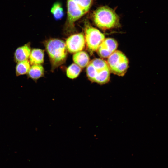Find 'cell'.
Listing matches in <instances>:
<instances>
[{
    "instance_id": "277c9868",
    "label": "cell",
    "mask_w": 168,
    "mask_h": 168,
    "mask_svg": "<svg viewBox=\"0 0 168 168\" xmlns=\"http://www.w3.org/2000/svg\"><path fill=\"white\" fill-rule=\"evenodd\" d=\"M45 46L53 70L63 64L66 59L67 49L65 43L61 40L52 38L45 42Z\"/></svg>"
},
{
    "instance_id": "7a4b0ae2",
    "label": "cell",
    "mask_w": 168,
    "mask_h": 168,
    "mask_svg": "<svg viewBox=\"0 0 168 168\" xmlns=\"http://www.w3.org/2000/svg\"><path fill=\"white\" fill-rule=\"evenodd\" d=\"M92 19L95 25L103 30L119 27V17L115 11L107 6L98 8L92 14Z\"/></svg>"
},
{
    "instance_id": "6da1fadb",
    "label": "cell",
    "mask_w": 168,
    "mask_h": 168,
    "mask_svg": "<svg viewBox=\"0 0 168 168\" xmlns=\"http://www.w3.org/2000/svg\"><path fill=\"white\" fill-rule=\"evenodd\" d=\"M93 0H67V17L64 30L67 33L75 30L76 22L87 13Z\"/></svg>"
},
{
    "instance_id": "52a82bcc",
    "label": "cell",
    "mask_w": 168,
    "mask_h": 168,
    "mask_svg": "<svg viewBox=\"0 0 168 168\" xmlns=\"http://www.w3.org/2000/svg\"><path fill=\"white\" fill-rule=\"evenodd\" d=\"M65 43L67 50L71 53L81 51L86 44L84 34L80 33L72 35L66 39Z\"/></svg>"
},
{
    "instance_id": "4fadbf2b",
    "label": "cell",
    "mask_w": 168,
    "mask_h": 168,
    "mask_svg": "<svg viewBox=\"0 0 168 168\" xmlns=\"http://www.w3.org/2000/svg\"><path fill=\"white\" fill-rule=\"evenodd\" d=\"M17 63L15 67V73L17 76L27 73L30 67L29 60H26Z\"/></svg>"
},
{
    "instance_id": "5bb4252c",
    "label": "cell",
    "mask_w": 168,
    "mask_h": 168,
    "mask_svg": "<svg viewBox=\"0 0 168 168\" xmlns=\"http://www.w3.org/2000/svg\"><path fill=\"white\" fill-rule=\"evenodd\" d=\"M51 12L55 20L61 19L64 16L62 4L59 2L54 3L51 8Z\"/></svg>"
},
{
    "instance_id": "8fae6325",
    "label": "cell",
    "mask_w": 168,
    "mask_h": 168,
    "mask_svg": "<svg viewBox=\"0 0 168 168\" xmlns=\"http://www.w3.org/2000/svg\"><path fill=\"white\" fill-rule=\"evenodd\" d=\"M44 51L39 49L35 48L31 51L29 56V61L30 64H41L44 62Z\"/></svg>"
},
{
    "instance_id": "30bf717a",
    "label": "cell",
    "mask_w": 168,
    "mask_h": 168,
    "mask_svg": "<svg viewBox=\"0 0 168 168\" xmlns=\"http://www.w3.org/2000/svg\"><path fill=\"white\" fill-rule=\"evenodd\" d=\"M73 60L75 63L81 68L87 66L90 62L88 54L86 52L82 51L75 53L73 56Z\"/></svg>"
},
{
    "instance_id": "9a60e30c",
    "label": "cell",
    "mask_w": 168,
    "mask_h": 168,
    "mask_svg": "<svg viewBox=\"0 0 168 168\" xmlns=\"http://www.w3.org/2000/svg\"><path fill=\"white\" fill-rule=\"evenodd\" d=\"M81 71V68L75 63L69 66L66 70V75L70 78L73 79L77 77Z\"/></svg>"
},
{
    "instance_id": "7c38bea8",
    "label": "cell",
    "mask_w": 168,
    "mask_h": 168,
    "mask_svg": "<svg viewBox=\"0 0 168 168\" xmlns=\"http://www.w3.org/2000/svg\"><path fill=\"white\" fill-rule=\"evenodd\" d=\"M44 73V69L41 64L32 65L27 73L28 76L36 80L42 77Z\"/></svg>"
},
{
    "instance_id": "8992f818",
    "label": "cell",
    "mask_w": 168,
    "mask_h": 168,
    "mask_svg": "<svg viewBox=\"0 0 168 168\" xmlns=\"http://www.w3.org/2000/svg\"><path fill=\"white\" fill-rule=\"evenodd\" d=\"M85 38L87 48L91 54L96 51L99 46L105 38V35L87 21L84 26Z\"/></svg>"
},
{
    "instance_id": "9c48e42d",
    "label": "cell",
    "mask_w": 168,
    "mask_h": 168,
    "mask_svg": "<svg viewBox=\"0 0 168 168\" xmlns=\"http://www.w3.org/2000/svg\"><path fill=\"white\" fill-rule=\"evenodd\" d=\"M31 51L30 45L29 43L17 48L14 54V61L19 62L28 60Z\"/></svg>"
},
{
    "instance_id": "ba28073f",
    "label": "cell",
    "mask_w": 168,
    "mask_h": 168,
    "mask_svg": "<svg viewBox=\"0 0 168 168\" xmlns=\"http://www.w3.org/2000/svg\"><path fill=\"white\" fill-rule=\"evenodd\" d=\"M118 46L117 41L113 38H105L100 45L97 51L101 58H107L117 50Z\"/></svg>"
},
{
    "instance_id": "5b68a950",
    "label": "cell",
    "mask_w": 168,
    "mask_h": 168,
    "mask_svg": "<svg viewBox=\"0 0 168 168\" xmlns=\"http://www.w3.org/2000/svg\"><path fill=\"white\" fill-rule=\"evenodd\" d=\"M110 72L120 76L125 74L128 67V59L122 52L116 50L107 58L106 61Z\"/></svg>"
},
{
    "instance_id": "3957f363",
    "label": "cell",
    "mask_w": 168,
    "mask_h": 168,
    "mask_svg": "<svg viewBox=\"0 0 168 168\" xmlns=\"http://www.w3.org/2000/svg\"><path fill=\"white\" fill-rule=\"evenodd\" d=\"M86 72L89 79L93 82L103 85L109 81L111 72L107 62L102 59L96 58L90 61Z\"/></svg>"
}]
</instances>
